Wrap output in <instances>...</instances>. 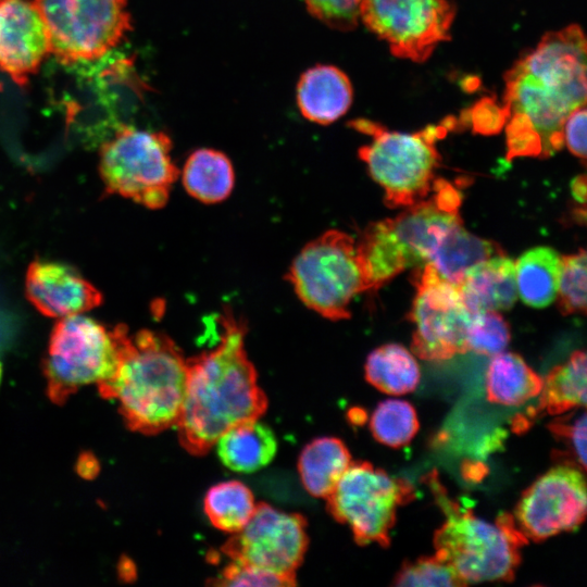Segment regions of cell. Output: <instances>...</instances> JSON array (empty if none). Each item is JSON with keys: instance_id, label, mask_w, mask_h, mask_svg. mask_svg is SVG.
Here are the masks:
<instances>
[{"instance_id": "1", "label": "cell", "mask_w": 587, "mask_h": 587, "mask_svg": "<svg viewBox=\"0 0 587 587\" xmlns=\"http://www.w3.org/2000/svg\"><path fill=\"white\" fill-rule=\"evenodd\" d=\"M586 38L569 25L545 34L504 75L507 159L547 158L563 146V125L586 105Z\"/></svg>"}, {"instance_id": "23", "label": "cell", "mask_w": 587, "mask_h": 587, "mask_svg": "<svg viewBox=\"0 0 587 587\" xmlns=\"http://www.w3.org/2000/svg\"><path fill=\"white\" fill-rule=\"evenodd\" d=\"M542 378L524 359L513 352L492 355L486 373V392L490 402L520 405L537 397Z\"/></svg>"}, {"instance_id": "38", "label": "cell", "mask_w": 587, "mask_h": 587, "mask_svg": "<svg viewBox=\"0 0 587 587\" xmlns=\"http://www.w3.org/2000/svg\"><path fill=\"white\" fill-rule=\"evenodd\" d=\"M586 105L573 111L563 125V143L575 157L586 160Z\"/></svg>"}, {"instance_id": "18", "label": "cell", "mask_w": 587, "mask_h": 587, "mask_svg": "<svg viewBox=\"0 0 587 587\" xmlns=\"http://www.w3.org/2000/svg\"><path fill=\"white\" fill-rule=\"evenodd\" d=\"M353 98L348 76L333 65L307 70L297 85V104L303 117L328 125L349 110Z\"/></svg>"}, {"instance_id": "20", "label": "cell", "mask_w": 587, "mask_h": 587, "mask_svg": "<svg viewBox=\"0 0 587 587\" xmlns=\"http://www.w3.org/2000/svg\"><path fill=\"white\" fill-rule=\"evenodd\" d=\"M222 463L235 472L251 473L267 465L277 450L272 429L259 419L243 421L225 430L215 441Z\"/></svg>"}, {"instance_id": "12", "label": "cell", "mask_w": 587, "mask_h": 587, "mask_svg": "<svg viewBox=\"0 0 587 587\" xmlns=\"http://www.w3.org/2000/svg\"><path fill=\"white\" fill-rule=\"evenodd\" d=\"M359 14L395 57L422 63L450 39L455 8L449 0H361Z\"/></svg>"}, {"instance_id": "32", "label": "cell", "mask_w": 587, "mask_h": 587, "mask_svg": "<svg viewBox=\"0 0 587 587\" xmlns=\"http://www.w3.org/2000/svg\"><path fill=\"white\" fill-rule=\"evenodd\" d=\"M392 585L413 587H455L465 584L453 567L436 553L405 561L397 572Z\"/></svg>"}, {"instance_id": "27", "label": "cell", "mask_w": 587, "mask_h": 587, "mask_svg": "<svg viewBox=\"0 0 587 587\" xmlns=\"http://www.w3.org/2000/svg\"><path fill=\"white\" fill-rule=\"evenodd\" d=\"M586 353L575 351L570 359L542 379L537 413L557 415L586 405Z\"/></svg>"}, {"instance_id": "25", "label": "cell", "mask_w": 587, "mask_h": 587, "mask_svg": "<svg viewBox=\"0 0 587 587\" xmlns=\"http://www.w3.org/2000/svg\"><path fill=\"white\" fill-rule=\"evenodd\" d=\"M357 250L373 290L411 266L388 218L369 224Z\"/></svg>"}, {"instance_id": "19", "label": "cell", "mask_w": 587, "mask_h": 587, "mask_svg": "<svg viewBox=\"0 0 587 587\" xmlns=\"http://www.w3.org/2000/svg\"><path fill=\"white\" fill-rule=\"evenodd\" d=\"M459 289L471 314L509 310L516 301L515 264L504 253L495 255L472 267Z\"/></svg>"}, {"instance_id": "35", "label": "cell", "mask_w": 587, "mask_h": 587, "mask_svg": "<svg viewBox=\"0 0 587 587\" xmlns=\"http://www.w3.org/2000/svg\"><path fill=\"white\" fill-rule=\"evenodd\" d=\"M222 586H292L296 582L261 571L259 569L230 561L214 582Z\"/></svg>"}, {"instance_id": "9", "label": "cell", "mask_w": 587, "mask_h": 587, "mask_svg": "<svg viewBox=\"0 0 587 587\" xmlns=\"http://www.w3.org/2000/svg\"><path fill=\"white\" fill-rule=\"evenodd\" d=\"M45 25L49 54L62 64L92 62L132 30L127 0H33Z\"/></svg>"}, {"instance_id": "39", "label": "cell", "mask_w": 587, "mask_h": 587, "mask_svg": "<svg viewBox=\"0 0 587 587\" xmlns=\"http://www.w3.org/2000/svg\"><path fill=\"white\" fill-rule=\"evenodd\" d=\"M77 469L82 476L91 478L98 473L99 465L92 455L84 454L77 463Z\"/></svg>"}, {"instance_id": "10", "label": "cell", "mask_w": 587, "mask_h": 587, "mask_svg": "<svg viewBox=\"0 0 587 587\" xmlns=\"http://www.w3.org/2000/svg\"><path fill=\"white\" fill-rule=\"evenodd\" d=\"M413 487L369 462H351L326 497L329 513L347 525L359 545L387 548L400 505L412 500Z\"/></svg>"}, {"instance_id": "37", "label": "cell", "mask_w": 587, "mask_h": 587, "mask_svg": "<svg viewBox=\"0 0 587 587\" xmlns=\"http://www.w3.org/2000/svg\"><path fill=\"white\" fill-rule=\"evenodd\" d=\"M467 114L474 130L485 135L497 134L507 122L504 108L491 99L477 102Z\"/></svg>"}, {"instance_id": "6", "label": "cell", "mask_w": 587, "mask_h": 587, "mask_svg": "<svg viewBox=\"0 0 587 587\" xmlns=\"http://www.w3.org/2000/svg\"><path fill=\"white\" fill-rule=\"evenodd\" d=\"M286 278L307 308L332 321L349 319L352 299L373 290L355 240L336 229L308 242L294 259Z\"/></svg>"}, {"instance_id": "30", "label": "cell", "mask_w": 587, "mask_h": 587, "mask_svg": "<svg viewBox=\"0 0 587 587\" xmlns=\"http://www.w3.org/2000/svg\"><path fill=\"white\" fill-rule=\"evenodd\" d=\"M419 426L413 405L399 399H387L378 403L370 420L374 438L391 448L408 445L416 435Z\"/></svg>"}, {"instance_id": "13", "label": "cell", "mask_w": 587, "mask_h": 587, "mask_svg": "<svg viewBox=\"0 0 587 587\" xmlns=\"http://www.w3.org/2000/svg\"><path fill=\"white\" fill-rule=\"evenodd\" d=\"M307 548L303 516L260 503L246 525L233 534L222 550L230 561L295 582Z\"/></svg>"}, {"instance_id": "41", "label": "cell", "mask_w": 587, "mask_h": 587, "mask_svg": "<svg viewBox=\"0 0 587 587\" xmlns=\"http://www.w3.org/2000/svg\"><path fill=\"white\" fill-rule=\"evenodd\" d=\"M1 374H2V367H1V363H0V380H1Z\"/></svg>"}, {"instance_id": "8", "label": "cell", "mask_w": 587, "mask_h": 587, "mask_svg": "<svg viewBox=\"0 0 587 587\" xmlns=\"http://www.w3.org/2000/svg\"><path fill=\"white\" fill-rule=\"evenodd\" d=\"M124 327L110 329L83 314L61 317L55 323L43 360L47 394L53 403H65L83 386H100L111 379Z\"/></svg>"}, {"instance_id": "15", "label": "cell", "mask_w": 587, "mask_h": 587, "mask_svg": "<svg viewBox=\"0 0 587 587\" xmlns=\"http://www.w3.org/2000/svg\"><path fill=\"white\" fill-rule=\"evenodd\" d=\"M48 55L47 32L33 0H0V72L25 87Z\"/></svg>"}, {"instance_id": "7", "label": "cell", "mask_w": 587, "mask_h": 587, "mask_svg": "<svg viewBox=\"0 0 587 587\" xmlns=\"http://www.w3.org/2000/svg\"><path fill=\"white\" fill-rule=\"evenodd\" d=\"M171 151L172 140L162 132L117 126L99 152V173L107 192L149 209L164 207L179 175Z\"/></svg>"}, {"instance_id": "14", "label": "cell", "mask_w": 587, "mask_h": 587, "mask_svg": "<svg viewBox=\"0 0 587 587\" xmlns=\"http://www.w3.org/2000/svg\"><path fill=\"white\" fill-rule=\"evenodd\" d=\"M573 464H561L538 477L522 495L514 522L526 539L542 541L576 529L585 520L586 480Z\"/></svg>"}, {"instance_id": "28", "label": "cell", "mask_w": 587, "mask_h": 587, "mask_svg": "<svg viewBox=\"0 0 587 587\" xmlns=\"http://www.w3.org/2000/svg\"><path fill=\"white\" fill-rule=\"evenodd\" d=\"M365 378L382 392L400 396L412 392L417 387L421 372L408 349L398 344H387L369 354Z\"/></svg>"}, {"instance_id": "17", "label": "cell", "mask_w": 587, "mask_h": 587, "mask_svg": "<svg viewBox=\"0 0 587 587\" xmlns=\"http://www.w3.org/2000/svg\"><path fill=\"white\" fill-rule=\"evenodd\" d=\"M25 292L40 313L58 319L83 314L102 302L101 292L74 267L48 260L29 264Z\"/></svg>"}, {"instance_id": "31", "label": "cell", "mask_w": 587, "mask_h": 587, "mask_svg": "<svg viewBox=\"0 0 587 587\" xmlns=\"http://www.w3.org/2000/svg\"><path fill=\"white\" fill-rule=\"evenodd\" d=\"M586 251L561 257L558 282V307L563 315L586 313Z\"/></svg>"}, {"instance_id": "24", "label": "cell", "mask_w": 587, "mask_h": 587, "mask_svg": "<svg viewBox=\"0 0 587 587\" xmlns=\"http://www.w3.org/2000/svg\"><path fill=\"white\" fill-rule=\"evenodd\" d=\"M182 182L186 191L198 201L217 203L225 200L234 188V167L223 152L198 149L186 160Z\"/></svg>"}, {"instance_id": "2", "label": "cell", "mask_w": 587, "mask_h": 587, "mask_svg": "<svg viewBox=\"0 0 587 587\" xmlns=\"http://www.w3.org/2000/svg\"><path fill=\"white\" fill-rule=\"evenodd\" d=\"M220 344L187 360V385L176 427L182 446L202 455L232 426L259 419L267 401L245 349V324L228 309Z\"/></svg>"}, {"instance_id": "3", "label": "cell", "mask_w": 587, "mask_h": 587, "mask_svg": "<svg viewBox=\"0 0 587 587\" xmlns=\"http://www.w3.org/2000/svg\"><path fill=\"white\" fill-rule=\"evenodd\" d=\"M187 385V359L166 335L141 329L121 337L114 375L97 386L101 397L116 399L130 430L154 435L179 420Z\"/></svg>"}, {"instance_id": "26", "label": "cell", "mask_w": 587, "mask_h": 587, "mask_svg": "<svg viewBox=\"0 0 587 587\" xmlns=\"http://www.w3.org/2000/svg\"><path fill=\"white\" fill-rule=\"evenodd\" d=\"M561 268L560 254L549 247L524 252L515 263V283L521 300L532 308H545L555 298Z\"/></svg>"}, {"instance_id": "4", "label": "cell", "mask_w": 587, "mask_h": 587, "mask_svg": "<svg viewBox=\"0 0 587 587\" xmlns=\"http://www.w3.org/2000/svg\"><path fill=\"white\" fill-rule=\"evenodd\" d=\"M427 478L446 516L434 534L435 553L453 567L465 585L512 580L521 562L520 549L527 542L513 516L502 514L489 523L450 499L436 473Z\"/></svg>"}, {"instance_id": "16", "label": "cell", "mask_w": 587, "mask_h": 587, "mask_svg": "<svg viewBox=\"0 0 587 587\" xmlns=\"http://www.w3.org/2000/svg\"><path fill=\"white\" fill-rule=\"evenodd\" d=\"M432 190L430 199L414 203L396 217L388 218L411 266L426 263L447 232L462 223L459 191L444 179H435Z\"/></svg>"}, {"instance_id": "11", "label": "cell", "mask_w": 587, "mask_h": 587, "mask_svg": "<svg viewBox=\"0 0 587 587\" xmlns=\"http://www.w3.org/2000/svg\"><path fill=\"white\" fill-rule=\"evenodd\" d=\"M416 295L408 319L415 324L412 351L426 361H445L467 352L472 314L463 304L459 285L444 279L429 263L413 275Z\"/></svg>"}, {"instance_id": "22", "label": "cell", "mask_w": 587, "mask_h": 587, "mask_svg": "<svg viewBox=\"0 0 587 587\" xmlns=\"http://www.w3.org/2000/svg\"><path fill=\"white\" fill-rule=\"evenodd\" d=\"M351 464L346 445L335 437H321L309 442L300 453L298 471L305 490L326 498Z\"/></svg>"}, {"instance_id": "5", "label": "cell", "mask_w": 587, "mask_h": 587, "mask_svg": "<svg viewBox=\"0 0 587 587\" xmlns=\"http://www.w3.org/2000/svg\"><path fill=\"white\" fill-rule=\"evenodd\" d=\"M349 125L372 137L370 145L359 149V157L385 190L387 207H410L427 197L440 162L436 141L454 125L452 118L413 134L390 132L366 118L353 120Z\"/></svg>"}, {"instance_id": "29", "label": "cell", "mask_w": 587, "mask_h": 587, "mask_svg": "<svg viewBox=\"0 0 587 587\" xmlns=\"http://www.w3.org/2000/svg\"><path fill=\"white\" fill-rule=\"evenodd\" d=\"M255 507L251 490L238 480L218 483L204 497V512L212 525L230 534L246 525Z\"/></svg>"}, {"instance_id": "21", "label": "cell", "mask_w": 587, "mask_h": 587, "mask_svg": "<svg viewBox=\"0 0 587 587\" xmlns=\"http://www.w3.org/2000/svg\"><path fill=\"white\" fill-rule=\"evenodd\" d=\"M501 247L463 228H450L430 252L427 262L444 279L459 285L466 273L480 262L503 254Z\"/></svg>"}, {"instance_id": "40", "label": "cell", "mask_w": 587, "mask_h": 587, "mask_svg": "<svg viewBox=\"0 0 587 587\" xmlns=\"http://www.w3.org/2000/svg\"><path fill=\"white\" fill-rule=\"evenodd\" d=\"M571 192L577 202L582 204L586 203V176L584 174L578 175L572 180Z\"/></svg>"}, {"instance_id": "33", "label": "cell", "mask_w": 587, "mask_h": 587, "mask_svg": "<svg viewBox=\"0 0 587 587\" xmlns=\"http://www.w3.org/2000/svg\"><path fill=\"white\" fill-rule=\"evenodd\" d=\"M510 337V327L497 311L477 312L469 325L467 351L492 357L505 349Z\"/></svg>"}, {"instance_id": "36", "label": "cell", "mask_w": 587, "mask_h": 587, "mask_svg": "<svg viewBox=\"0 0 587 587\" xmlns=\"http://www.w3.org/2000/svg\"><path fill=\"white\" fill-rule=\"evenodd\" d=\"M551 433L572 451L583 472L586 470V414L582 413L575 421L559 420L549 425Z\"/></svg>"}, {"instance_id": "34", "label": "cell", "mask_w": 587, "mask_h": 587, "mask_svg": "<svg viewBox=\"0 0 587 587\" xmlns=\"http://www.w3.org/2000/svg\"><path fill=\"white\" fill-rule=\"evenodd\" d=\"M308 11L327 26L351 30L359 22L361 0H303Z\"/></svg>"}]
</instances>
